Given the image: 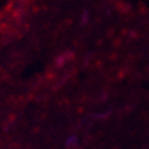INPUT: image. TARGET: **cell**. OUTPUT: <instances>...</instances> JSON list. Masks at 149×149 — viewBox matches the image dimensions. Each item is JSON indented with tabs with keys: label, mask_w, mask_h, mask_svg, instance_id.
I'll list each match as a JSON object with an SVG mask.
<instances>
[]
</instances>
